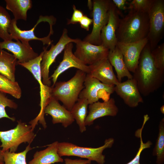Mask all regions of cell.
<instances>
[{
  "label": "cell",
  "mask_w": 164,
  "mask_h": 164,
  "mask_svg": "<svg viewBox=\"0 0 164 164\" xmlns=\"http://www.w3.org/2000/svg\"><path fill=\"white\" fill-rule=\"evenodd\" d=\"M65 164H91V161L82 159H72L69 158L64 159Z\"/></svg>",
  "instance_id": "obj_37"
},
{
  "label": "cell",
  "mask_w": 164,
  "mask_h": 164,
  "mask_svg": "<svg viewBox=\"0 0 164 164\" xmlns=\"http://www.w3.org/2000/svg\"><path fill=\"white\" fill-rule=\"evenodd\" d=\"M79 23L82 28L88 31L90 25L93 23V19L89 18L87 15H84Z\"/></svg>",
  "instance_id": "obj_35"
},
{
  "label": "cell",
  "mask_w": 164,
  "mask_h": 164,
  "mask_svg": "<svg viewBox=\"0 0 164 164\" xmlns=\"http://www.w3.org/2000/svg\"><path fill=\"white\" fill-rule=\"evenodd\" d=\"M6 9L11 11L17 21L21 19L26 21L27 12L32 7L31 0H5Z\"/></svg>",
  "instance_id": "obj_24"
},
{
  "label": "cell",
  "mask_w": 164,
  "mask_h": 164,
  "mask_svg": "<svg viewBox=\"0 0 164 164\" xmlns=\"http://www.w3.org/2000/svg\"><path fill=\"white\" fill-rule=\"evenodd\" d=\"M8 107L14 109H16L17 104L13 100L8 98L5 94L0 92V119L3 118H8L13 121H15L14 117H10L7 113L5 108Z\"/></svg>",
  "instance_id": "obj_30"
},
{
  "label": "cell",
  "mask_w": 164,
  "mask_h": 164,
  "mask_svg": "<svg viewBox=\"0 0 164 164\" xmlns=\"http://www.w3.org/2000/svg\"><path fill=\"white\" fill-rule=\"evenodd\" d=\"M74 55L84 64L90 65L107 58L109 50L102 44L96 45L79 39Z\"/></svg>",
  "instance_id": "obj_10"
},
{
  "label": "cell",
  "mask_w": 164,
  "mask_h": 164,
  "mask_svg": "<svg viewBox=\"0 0 164 164\" xmlns=\"http://www.w3.org/2000/svg\"><path fill=\"white\" fill-rule=\"evenodd\" d=\"M17 64V59L13 54L3 50H0V74L15 81V73Z\"/></svg>",
  "instance_id": "obj_23"
},
{
  "label": "cell",
  "mask_w": 164,
  "mask_h": 164,
  "mask_svg": "<svg viewBox=\"0 0 164 164\" xmlns=\"http://www.w3.org/2000/svg\"><path fill=\"white\" fill-rule=\"evenodd\" d=\"M149 27L148 13L130 10L120 19L116 33L117 41L131 43L144 39L147 38Z\"/></svg>",
  "instance_id": "obj_2"
},
{
  "label": "cell",
  "mask_w": 164,
  "mask_h": 164,
  "mask_svg": "<svg viewBox=\"0 0 164 164\" xmlns=\"http://www.w3.org/2000/svg\"><path fill=\"white\" fill-rule=\"evenodd\" d=\"M112 0H94L92 1L93 27L91 32L83 40L92 44L101 45V31L107 23L109 10Z\"/></svg>",
  "instance_id": "obj_6"
},
{
  "label": "cell",
  "mask_w": 164,
  "mask_h": 164,
  "mask_svg": "<svg viewBox=\"0 0 164 164\" xmlns=\"http://www.w3.org/2000/svg\"><path fill=\"white\" fill-rule=\"evenodd\" d=\"M151 52L148 42L141 53L133 75L140 93L145 97L159 88L164 81V71L155 67Z\"/></svg>",
  "instance_id": "obj_1"
},
{
  "label": "cell",
  "mask_w": 164,
  "mask_h": 164,
  "mask_svg": "<svg viewBox=\"0 0 164 164\" xmlns=\"http://www.w3.org/2000/svg\"><path fill=\"white\" fill-rule=\"evenodd\" d=\"M107 58L115 68L119 82H121L122 78L125 77L128 79L133 78V75L128 70L121 53L117 46L113 50H109Z\"/></svg>",
  "instance_id": "obj_22"
},
{
  "label": "cell",
  "mask_w": 164,
  "mask_h": 164,
  "mask_svg": "<svg viewBox=\"0 0 164 164\" xmlns=\"http://www.w3.org/2000/svg\"><path fill=\"white\" fill-rule=\"evenodd\" d=\"M88 6L89 7V8L90 9H91V8L92 9L93 8V3L92 2L91 0H88Z\"/></svg>",
  "instance_id": "obj_38"
},
{
  "label": "cell",
  "mask_w": 164,
  "mask_h": 164,
  "mask_svg": "<svg viewBox=\"0 0 164 164\" xmlns=\"http://www.w3.org/2000/svg\"><path fill=\"white\" fill-rule=\"evenodd\" d=\"M142 129H140L135 133V135L140 138V145L138 150L135 157L129 162L126 164H140V157L142 152L144 149L150 148L152 143L150 141H148L146 143H144L142 138Z\"/></svg>",
  "instance_id": "obj_33"
},
{
  "label": "cell",
  "mask_w": 164,
  "mask_h": 164,
  "mask_svg": "<svg viewBox=\"0 0 164 164\" xmlns=\"http://www.w3.org/2000/svg\"><path fill=\"white\" fill-rule=\"evenodd\" d=\"M29 144L23 151L11 152L9 150L2 152L4 164H27L26 156L27 153L32 149Z\"/></svg>",
  "instance_id": "obj_28"
},
{
  "label": "cell",
  "mask_w": 164,
  "mask_h": 164,
  "mask_svg": "<svg viewBox=\"0 0 164 164\" xmlns=\"http://www.w3.org/2000/svg\"><path fill=\"white\" fill-rule=\"evenodd\" d=\"M87 73L78 70L74 76L67 81L56 82L51 86V97L61 102L63 106L70 111L79 98L84 88Z\"/></svg>",
  "instance_id": "obj_3"
},
{
  "label": "cell",
  "mask_w": 164,
  "mask_h": 164,
  "mask_svg": "<svg viewBox=\"0 0 164 164\" xmlns=\"http://www.w3.org/2000/svg\"><path fill=\"white\" fill-rule=\"evenodd\" d=\"M56 21L55 18L52 16H43L40 15L36 24L33 27L29 30H22L18 28L17 25V21L14 19L12 22L9 29V32L12 39L19 40L24 43H29V41L32 40L41 41L43 45H50L53 41L50 39L51 35L53 33V27L50 26V31L48 35L43 38H39L36 36L34 31L37 26L42 22H47L50 25H54Z\"/></svg>",
  "instance_id": "obj_9"
},
{
  "label": "cell",
  "mask_w": 164,
  "mask_h": 164,
  "mask_svg": "<svg viewBox=\"0 0 164 164\" xmlns=\"http://www.w3.org/2000/svg\"><path fill=\"white\" fill-rule=\"evenodd\" d=\"M159 132L152 155L156 157V164L164 163V119L162 118L159 125Z\"/></svg>",
  "instance_id": "obj_26"
},
{
  "label": "cell",
  "mask_w": 164,
  "mask_h": 164,
  "mask_svg": "<svg viewBox=\"0 0 164 164\" xmlns=\"http://www.w3.org/2000/svg\"><path fill=\"white\" fill-rule=\"evenodd\" d=\"M160 111L162 113L164 114V105L162 106L160 108Z\"/></svg>",
  "instance_id": "obj_40"
},
{
  "label": "cell",
  "mask_w": 164,
  "mask_h": 164,
  "mask_svg": "<svg viewBox=\"0 0 164 164\" xmlns=\"http://www.w3.org/2000/svg\"><path fill=\"white\" fill-rule=\"evenodd\" d=\"M58 141L55 142L46 149L36 152L28 164H52L63 162V159L58 153Z\"/></svg>",
  "instance_id": "obj_20"
},
{
  "label": "cell",
  "mask_w": 164,
  "mask_h": 164,
  "mask_svg": "<svg viewBox=\"0 0 164 164\" xmlns=\"http://www.w3.org/2000/svg\"><path fill=\"white\" fill-rule=\"evenodd\" d=\"M118 112L114 99L112 98L103 102L99 101L89 104V111L85 120L86 126L92 125L99 118L105 116L114 117Z\"/></svg>",
  "instance_id": "obj_17"
},
{
  "label": "cell",
  "mask_w": 164,
  "mask_h": 164,
  "mask_svg": "<svg viewBox=\"0 0 164 164\" xmlns=\"http://www.w3.org/2000/svg\"><path fill=\"white\" fill-rule=\"evenodd\" d=\"M1 147V145H0V161H3L2 152V149H0Z\"/></svg>",
  "instance_id": "obj_39"
},
{
  "label": "cell",
  "mask_w": 164,
  "mask_h": 164,
  "mask_svg": "<svg viewBox=\"0 0 164 164\" xmlns=\"http://www.w3.org/2000/svg\"><path fill=\"white\" fill-rule=\"evenodd\" d=\"M73 12L70 19L68 21L67 24H75L79 22L83 16L82 12L80 10L76 9L75 5H73Z\"/></svg>",
  "instance_id": "obj_34"
},
{
  "label": "cell",
  "mask_w": 164,
  "mask_h": 164,
  "mask_svg": "<svg viewBox=\"0 0 164 164\" xmlns=\"http://www.w3.org/2000/svg\"><path fill=\"white\" fill-rule=\"evenodd\" d=\"M43 53V51L37 57L27 62L18 64L29 70L39 84L40 100L49 96L50 91V86L43 84L42 82L40 64Z\"/></svg>",
  "instance_id": "obj_21"
},
{
  "label": "cell",
  "mask_w": 164,
  "mask_h": 164,
  "mask_svg": "<svg viewBox=\"0 0 164 164\" xmlns=\"http://www.w3.org/2000/svg\"><path fill=\"white\" fill-rule=\"evenodd\" d=\"M89 104L85 99L79 98L70 111L79 126L80 132L82 133L86 130L85 120L87 114Z\"/></svg>",
  "instance_id": "obj_25"
},
{
  "label": "cell",
  "mask_w": 164,
  "mask_h": 164,
  "mask_svg": "<svg viewBox=\"0 0 164 164\" xmlns=\"http://www.w3.org/2000/svg\"><path fill=\"white\" fill-rule=\"evenodd\" d=\"M114 91L130 107H136L144 102L136 82L133 78L119 82L115 86Z\"/></svg>",
  "instance_id": "obj_15"
},
{
  "label": "cell",
  "mask_w": 164,
  "mask_h": 164,
  "mask_svg": "<svg viewBox=\"0 0 164 164\" xmlns=\"http://www.w3.org/2000/svg\"><path fill=\"white\" fill-rule=\"evenodd\" d=\"M44 113L52 117L53 124L60 123L65 128L71 125L74 121L70 111L52 97L45 108Z\"/></svg>",
  "instance_id": "obj_19"
},
{
  "label": "cell",
  "mask_w": 164,
  "mask_h": 164,
  "mask_svg": "<svg viewBox=\"0 0 164 164\" xmlns=\"http://www.w3.org/2000/svg\"><path fill=\"white\" fill-rule=\"evenodd\" d=\"M0 41V50L6 49L12 52L19 63L27 62L37 57L39 54L34 52L29 43H22L19 40Z\"/></svg>",
  "instance_id": "obj_16"
},
{
  "label": "cell",
  "mask_w": 164,
  "mask_h": 164,
  "mask_svg": "<svg viewBox=\"0 0 164 164\" xmlns=\"http://www.w3.org/2000/svg\"><path fill=\"white\" fill-rule=\"evenodd\" d=\"M73 47L72 42L69 43L65 46L63 60L51 76L53 82V86L56 82L59 76L70 68H75L87 74L89 73V66L84 64L74 55L72 51Z\"/></svg>",
  "instance_id": "obj_14"
},
{
  "label": "cell",
  "mask_w": 164,
  "mask_h": 164,
  "mask_svg": "<svg viewBox=\"0 0 164 164\" xmlns=\"http://www.w3.org/2000/svg\"><path fill=\"white\" fill-rule=\"evenodd\" d=\"M0 164H4L3 161H0Z\"/></svg>",
  "instance_id": "obj_41"
},
{
  "label": "cell",
  "mask_w": 164,
  "mask_h": 164,
  "mask_svg": "<svg viewBox=\"0 0 164 164\" xmlns=\"http://www.w3.org/2000/svg\"><path fill=\"white\" fill-rule=\"evenodd\" d=\"M91 77L107 85H116L119 83L108 58L89 65Z\"/></svg>",
  "instance_id": "obj_18"
},
{
  "label": "cell",
  "mask_w": 164,
  "mask_h": 164,
  "mask_svg": "<svg viewBox=\"0 0 164 164\" xmlns=\"http://www.w3.org/2000/svg\"><path fill=\"white\" fill-rule=\"evenodd\" d=\"M0 92L9 94L18 99L22 96L21 89L18 82H13L1 74Z\"/></svg>",
  "instance_id": "obj_27"
},
{
  "label": "cell",
  "mask_w": 164,
  "mask_h": 164,
  "mask_svg": "<svg viewBox=\"0 0 164 164\" xmlns=\"http://www.w3.org/2000/svg\"><path fill=\"white\" fill-rule=\"evenodd\" d=\"M80 39H73L68 35V31L64 29L62 35L59 40L55 45L52 44L50 49L43 48L44 53L41 63V70L42 82L43 84L50 87L51 82L49 77V69L52 64L55 62L57 56L64 50L66 45L70 42L76 43Z\"/></svg>",
  "instance_id": "obj_8"
},
{
  "label": "cell",
  "mask_w": 164,
  "mask_h": 164,
  "mask_svg": "<svg viewBox=\"0 0 164 164\" xmlns=\"http://www.w3.org/2000/svg\"><path fill=\"white\" fill-rule=\"evenodd\" d=\"M12 20L8 12L0 5V38L3 41L12 40L9 32Z\"/></svg>",
  "instance_id": "obj_29"
},
{
  "label": "cell",
  "mask_w": 164,
  "mask_h": 164,
  "mask_svg": "<svg viewBox=\"0 0 164 164\" xmlns=\"http://www.w3.org/2000/svg\"><path fill=\"white\" fill-rule=\"evenodd\" d=\"M115 85L103 84L87 74L84 83V88L79 98L86 99L89 104L98 101L104 94L108 96L114 92Z\"/></svg>",
  "instance_id": "obj_11"
},
{
  "label": "cell",
  "mask_w": 164,
  "mask_h": 164,
  "mask_svg": "<svg viewBox=\"0 0 164 164\" xmlns=\"http://www.w3.org/2000/svg\"><path fill=\"white\" fill-rule=\"evenodd\" d=\"M15 128L5 131H0L1 147L2 152L9 150L11 152H16L19 145L23 143L29 144L33 141L36 135L31 125L17 121Z\"/></svg>",
  "instance_id": "obj_4"
},
{
  "label": "cell",
  "mask_w": 164,
  "mask_h": 164,
  "mask_svg": "<svg viewBox=\"0 0 164 164\" xmlns=\"http://www.w3.org/2000/svg\"><path fill=\"white\" fill-rule=\"evenodd\" d=\"M119 11L112 1L109 10L108 23L102 28L101 33V44L109 50L114 49L118 42L116 33L120 19Z\"/></svg>",
  "instance_id": "obj_12"
},
{
  "label": "cell",
  "mask_w": 164,
  "mask_h": 164,
  "mask_svg": "<svg viewBox=\"0 0 164 164\" xmlns=\"http://www.w3.org/2000/svg\"><path fill=\"white\" fill-rule=\"evenodd\" d=\"M148 42L147 38L131 43L117 42L116 46L121 53L130 72H135L141 53Z\"/></svg>",
  "instance_id": "obj_13"
},
{
  "label": "cell",
  "mask_w": 164,
  "mask_h": 164,
  "mask_svg": "<svg viewBox=\"0 0 164 164\" xmlns=\"http://www.w3.org/2000/svg\"><path fill=\"white\" fill-rule=\"evenodd\" d=\"M112 1L116 8L118 10H128V6H127L128 2L127 0H113Z\"/></svg>",
  "instance_id": "obj_36"
},
{
  "label": "cell",
  "mask_w": 164,
  "mask_h": 164,
  "mask_svg": "<svg viewBox=\"0 0 164 164\" xmlns=\"http://www.w3.org/2000/svg\"><path fill=\"white\" fill-rule=\"evenodd\" d=\"M149 27L147 37L152 51L162 39L164 31V0H154L148 13Z\"/></svg>",
  "instance_id": "obj_7"
},
{
  "label": "cell",
  "mask_w": 164,
  "mask_h": 164,
  "mask_svg": "<svg viewBox=\"0 0 164 164\" xmlns=\"http://www.w3.org/2000/svg\"><path fill=\"white\" fill-rule=\"evenodd\" d=\"M114 141L113 138L107 139L103 145L97 148L80 147L69 142H58L57 152L61 157L76 156L95 161L98 164H104L105 156L102 154L103 151L106 149L111 148Z\"/></svg>",
  "instance_id": "obj_5"
},
{
  "label": "cell",
  "mask_w": 164,
  "mask_h": 164,
  "mask_svg": "<svg viewBox=\"0 0 164 164\" xmlns=\"http://www.w3.org/2000/svg\"><path fill=\"white\" fill-rule=\"evenodd\" d=\"M154 0H133L129 4L128 10L148 13Z\"/></svg>",
  "instance_id": "obj_32"
},
{
  "label": "cell",
  "mask_w": 164,
  "mask_h": 164,
  "mask_svg": "<svg viewBox=\"0 0 164 164\" xmlns=\"http://www.w3.org/2000/svg\"><path fill=\"white\" fill-rule=\"evenodd\" d=\"M154 65L158 69L164 71V43L158 46L151 52Z\"/></svg>",
  "instance_id": "obj_31"
}]
</instances>
